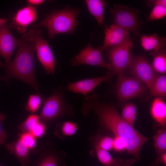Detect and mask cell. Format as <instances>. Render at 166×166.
Segmentation results:
<instances>
[{
  "mask_svg": "<svg viewBox=\"0 0 166 166\" xmlns=\"http://www.w3.org/2000/svg\"><path fill=\"white\" fill-rule=\"evenodd\" d=\"M117 94L118 99L125 102L141 95L145 90V85L136 78L117 76Z\"/></svg>",
  "mask_w": 166,
  "mask_h": 166,
  "instance_id": "9c48e42d",
  "label": "cell"
},
{
  "mask_svg": "<svg viewBox=\"0 0 166 166\" xmlns=\"http://www.w3.org/2000/svg\"><path fill=\"white\" fill-rule=\"evenodd\" d=\"M115 151L120 152L126 150V144L125 141L121 138L115 137L113 138V148Z\"/></svg>",
  "mask_w": 166,
  "mask_h": 166,
  "instance_id": "4dcf8cb0",
  "label": "cell"
},
{
  "mask_svg": "<svg viewBox=\"0 0 166 166\" xmlns=\"http://www.w3.org/2000/svg\"><path fill=\"white\" fill-rule=\"evenodd\" d=\"M95 147L97 158L102 164L106 166H122L123 162L121 158L114 159L108 151Z\"/></svg>",
  "mask_w": 166,
  "mask_h": 166,
  "instance_id": "ffe728a7",
  "label": "cell"
},
{
  "mask_svg": "<svg viewBox=\"0 0 166 166\" xmlns=\"http://www.w3.org/2000/svg\"><path fill=\"white\" fill-rule=\"evenodd\" d=\"M35 138L30 132H25L21 135L19 139L30 149L33 148L35 145Z\"/></svg>",
  "mask_w": 166,
  "mask_h": 166,
  "instance_id": "f1b7e54d",
  "label": "cell"
},
{
  "mask_svg": "<svg viewBox=\"0 0 166 166\" xmlns=\"http://www.w3.org/2000/svg\"><path fill=\"white\" fill-rule=\"evenodd\" d=\"M104 44L100 48L101 52L105 49L121 45L130 39L129 32L114 24L105 25Z\"/></svg>",
  "mask_w": 166,
  "mask_h": 166,
  "instance_id": "7c38bea8",
  "label": "cell"
},
{
  "mask_svg": "<svg viewBox=\"0 0 166 166\" xmlns=\"http://www.w3.org/2000/svg\"><path fill=\"white\" fill-rule=\"evenodd\" d=\"M97 95L86 97L83 104V111H92L97 116L101 123L114 135L122 139L126 144L128 154L140 161V152L143 144L148 139L141 134L122 118L112 105L101 103Z\"/></svg>",
  "mask_w": 166,
  "mask_h": 166,
  "instance_id": "6da1fadb",
  "label": "cell"
},
{
  "mask_svg": "<svg viewBox=\"0 0 166 166\" xmlns=\"http://www.w3.org/2000/svg\"><path fill=\"white\" fill-rule=\"evenodd\" d=\"M38 19L37 11L34 6H28L19 9L13 18L12 25L22 34L28 27Z\"/></svg>",
  "mask_w": 166,
  "mask_h": 166,
  "instance_id": "4fadbf2b",
  "label": "cell"
},
{
  "mask_svg": "<svg viewBox=\"0 0 166 166\" xmlns=\"http://www.w3.org/2000/svg\"><path fill=\"white\" fill-rule=\"evenodd\" d=\"M127 68L132 77L141 81L151 92L157 74L147 58L142 55H132Z\"/></svg>",
  "mask_w": 166,
  "mask_h": 166,
  "instance_id": "8992f818",
  "label": "cell"
},
{
  "mask_svg": "<svg viewBox=\"0 0 166 166\" xmlns=\"http://www.w3.org/2000/svg\"><path fill=\"white\" fill-rule=\"evenodd\" d=\"M147 4L149 6L155 5H160L166 7V0H150L146 1Z\"/></svg>",
  "mask_w": 166,
  "mask_h": 166,
  "instance_id": "836d02e7",
  "label": "cell"
},
{
  "mask_svg": "<svg viewBox=\"0 0 166 166\" xmlns=\"http://www.w3.org/2000/svg\"><path fill=\"white\" fill-rule=\"evenodd\" d=\"M156 162L159 164L166 165V152L157 155L156 158Z\"/></svg>",
  "mask_w": 166,
  "mask_h": 166,
  "instance_id": "e575fe53",
  "label": "cell"
},
{
  "mask_svg": "<svg viewBox=\"0 0 166 166\" xmlns=\"http://www.w3.org/2000/svg\"><path fill=\"white\" fill-rule=\"evenodd\" d=\"M110 12L113 18V24L128 31L140 35V26L143 23L139 18V10L121 4H114Z\"/></svg>",
  "mask_w": 166,
  "mask_h": 166,
  "instance_id": "5b68a950",
  "label": "cell"
},
{
  "mask_svg": "<svg viewBox=\"0 0 166 166\" xmlns=\"http://www.w3.org/2000/svg\"><path fill=\"white\" fill-rule=\"evenodd\" d=\"M34 31L33 28L22 34L18 51L13 61L7 64L0 62V67L3 68L6 72L1 79L5 82L12 78L18 79L31 86L37 94L43 97L39 91L35 74Z\"/></svg>",
  "mask_w": 166,
  "mask_h": 166,
  "instance_id": "7a4b0ae2",
  "label": "cell"
},
{
  "mask_svg": "<svg viewBox=\"0 0 166 166\" xmlns=\"http://www.w3.org/2000/svg\"><path fill=\"white\" fill-rule=\"evenodd\" d=\"M101 52L100 48H94L90 43L71 60L72 65L86 64L98 66L108 69L109 64L103 59Z\"/></svg>",
  "mask_w": 166,
  "mask_h": 166,
  "instance_id": "30bf717a",
  "label": "cell"
},
{
  "mask_svg": "<svg viewBox=\"0 0 166 166\" xmlns=\"http://www.w3.org/2000/svg\"><path fill=\"white\" fill-rule=\"evenodd\" d=\"M113 138L109 136H104L99 140L95 147L109 151L113 148Z\"/></svg>",
  "mask_w": 166,
  "mask_h": 166,
  "instance_id": "4316f807",
  "label": "cell"
},
{
  "mask_svg": "<svg viewBox=\"0 0 166 166\" xmlns=\"http://www.w3.org/2000/svg\"><path fill=\"white\" fill-rule=\"evenodd\" d=\"M136 159L135 158L127 159L123 162L122 166H132L133 164L136 162Z\"/></svg>",
  "mask_w": 166,
  "mask_h": 166,
  "instance_id": "d590c367",
  "label": "cell"
},
{
  "mask_svg": "<svg viewBox=\"0 0 166 166\" xmlns=\"http://www.w3.org/2000/svg\"><path fill=\"white\" fill-rule=\"evenodd\" d=\"M0 166H1L0 165Z\"/></svg>",
  "mask_w": 166,
  "mask_h": 166,
  "instance_id": "f35d334b",
  "label": "cell"
},
{
  "mask_svg": "<svg viewBox=\"0 0 166 166\" xmlns=\"http://www.w3.org/2000/svg\"><path fill=\"white\" fill-rule=\"evenodd\" d=\"M133 45L130 39L121 45L108 47L107 51L109 65L108 73L111 76L123 74L130 63L132 57L130 50Z\"/></svg>",
  "mask_w": 166,
  "mask_h": 166,
  "instance_id": "277c9868",
  "label": "cell"
},
{
  "mask_svg": "<svg viewBox=\"0 0 166 166\" xmlns=\"http://www.w3.org/2000/svg\"><path fill=\"white\" fill-rule=\"evenodd\" d=\"M45 1L43 0H28L26 1L29 5L34 6L43 4Z\"/></svg>",
  "mask_w": 166,
  "mask_h": 166,
  "instance_id": "8d00e7d4",
  "label": "cell"
},
{
  "mask_svg": "<svg viewBox=\"0 0 166 166\" xmlns=\"http://www.w3.org/2000/svg\"><path fill=\"white\" fill-rule=\"evenodd\" d=\"M77 129L76 124L71 121H65L62 124L61 131L65 136H70L74 134Z\"/></svg>",
  "mask_w": 166,
  "mask_h": 166,
  "instance_id": "83f0119b",
  "label": "cell"
},
{
  "mask_svg": "<svg viewBox=\"0 0 166 166\" xmlns=\"http://www.w3.org/2000/svg\"><path fill=\"white\" fill-rule=\"evenodd\" d=\"M111 76L108 73L105 75L69 83L66 87L68 90L76 93L86 95L93 91L101 82L109 80Z\"/></svg>",
  "mask_w": 166,
  "mask_h": 166,
  "instance_id": "5bb4252c",
  "label": "cell"
},
{
  "mask_svg": "<svg viewBox=\"0 0 166 166\" xmlns=\"http://www.w3.org/2000/svg\"><path fill=\"white\" fill-rule=\"evenodd\" d=\"M79 13L78 9L68 5L64 9L55 10L47 14L42 21L33 27H45L50 38L58 34H73L79 24L77 20Z\"/></svg>",
  "mask_w": 166,
  "mask_h": 166,
  "instance_id": "3957f363",
  "label": "cell"
},
{
  "mask_svg": "<svg viewBox=\"0 0 166 166\" xmlns=\"http://www.w3.org/2000/svg\"><path fill=\"white\" fill-rule=\"evenodd\" d=\"M166 16V7L160 5L153 6L147 21H151L160 19L164 18Z\"/></svg>",
  "mask_w": 166,
  "mask_h": 166,
  "instance_id": "d4e9b609",
  "label": "cell"
},
{
  "mask_svg": "<svg viewBox=\"0 0 166 166\" xmlns=\"http://www.w3.org/2000/svg\"><path fill=\"white\" fill-rule=\"evenodd\" d=\"M45 130V128L44 124L39 122L32 128L31 133L35 137H39L42 136Z\"/></svg>",
  "mask_w": 166,
  "mask_h": 166,
  "instance_id": "f546056e",
  "label": "cell"
},
{
  "mask_svg": "<svg viewBox=\"0 0 166 166\" xmlns=\"http://www.w3.org/2000/svg\"><path fill=\"white\" fill-rule=\"evenodd\" d=\"M8 19L5 18H0V27L6 23Z\"/></svg>",
  "mask_w": 166,
  "mask_h": 166,
  "instance_id": "74e56055",
  "label": "cell"
},
{
  "mask_svg": "<svg viewBox=\"0 0 166 166\" xmlns=\"http://www.w3.org/2000/svg\"><path fill=\"white\" fill-rule=\"evenodd\" d=\"M150 114L156 122L163 128L166 125V104L161 98L156 97L153 101L150 107Z\"/></svg>",
  "mask_w": 166,
  "mask_h": 166,
  "instance_id": "2e32d148",
  "label": "cell"
},
{
  "mask_svg": "<svg viewBox=\"0 0 166 166\" xmlns=\"http://www.w3.org/2000/svg\"><path fill=\"white\" fill-rule=\"evenodd\" d=\"M43 101L44 104L39 117L43 121H50L64 115L69 108L60 92H56L49 97H45Z\"/></svg>",
  "mask_w": 166,
  "mask_h": 166,
  "instance_id": "52a82bcc",
  "label": "cell"
},
{
  "mask_svg": "<svg viewBox=\"0 0 166 166\" xmlns=\"http://www.w3.org/2000/svg\"><path fill=\"white\" fill-rule=\"evenodd\" d=\"M45 97H42L37 93L32 94L29 97L25 107L28 111L31 113L36 112L39 108L42 101H43Z\"/></svg>",
  "mask_w": 166,
  "mask_h": 166,
  "instance_id": "cb8c5ba5",
  "label": "cell"
},
{
  "mask_svg": "<svg viewBox=\"0 0 166 166\" xmlns=\"http://www.w3.org/2000/svg\"><path fill=\"white\" fill-rule=\"evenodd\" d=\"M7 148L10 152L14 155L20 161L22 166H26L29 162V148L19 139L17 141L7 144Z\"/></svg>",
  "mask_w": 166,
  "mask_h": 166,
  "instance_id": "e0dca14e",
  "label": "cell"
},
{
  "mask_svg": "<svg viewBox=\"0 0 166 166\" xmlns=\"http://www.w3.org/2000/svg\"><path fill=\"white\" fill-rule=\"evenodd\" d=\"M153 57L151 65L156 73L164 75L166 73V52L165 49L158 51H151Z\"/></svg>",
  "mask_w": 166,
  "mask_h": 166,
  "instance_id": "d6986e66",
  "label": "cell"
},
{
  "mask_svg": "<svg viewBox=\"0 0 166 166\" xmlns=\"http://www.w3.org/2000/svg\"><path fill=\"white\" fill-rule=\"evenodd\" d=\"M154 146L157 155L166 152V130L165 128L158 131L153 136Z\"/></svg>",
  "mask_w": 166,
  "mask_h": 166,
  "instance_id": "603a6c76",
  "label": "cell"
},
{
  "mask_svg": "<svg viewBox=\"0 0 166 166\" xmlns=\"http://www.w3.org/2000/svg\"><path fill=\"white\" fill-rule=\"evenodd\" d=\"M136 115V108L134 103L129 102L123 107L121 117L127 123L133 127Z\"/></svg>",
  "mask_w": 166,
  "mask_h": 166,
  "instance_id": "7402d4cb",
  "label": "cell"
},
{
  "mask_svg": "<svg viewBox=\"0 0 166 166\" xmlns=\"http://www.w3.org/2000/svg\"><path fill=\"white\" fill-rule=\"evenodd\" d=\"M38 116L32 114L29 116L20 125V129L25 132H30L33 127L39 122Z\"/></svg>",
  "mask_w": 166,
  "mask_h": 166,
  "instance_id": "484cf974",
  "label": "cell"
},
{
  "mask_svg": "<svg viewBox=\"0 0 166 166\" xmlns=\"http://www.w3.org/2000/svg\"><path fill=\"white\" fill-rule=\"evenodd\" d=\"M20 43V39L14 37L7 24L5 23L0 27V56L4 59L5 63L11 61L13 52Z\"/></svg>",
  "mask_w": 166,
  "mask_h": 166,
  "instance_id": "8fae6325",
  "label": "cell"
},
{
  "mask_svg": "<svg viewBox=\"0 0 166 166\" xmlns=\"http://www.w3.org/2000/svg\"><path fill=\"white\" fill-rule=\"evenodd\" d=\"M166 42L165 36L159 37L156 33L150 35H143L140 37V45L146 51H157L165 49Z\"/></svg>",
  "mask_w": 166,
  "mask_h": 166,
  "instance_id": "9a60e30c",
  "label": "cell"
},
{
  "mask_svg": "<svg viewBox=\"0 0 166 166\" xmlns=\"http://www.w3.org/2000/svg\"><path fill=\"white\" fill-rule=\"evenodd\" d=\"M86 5L90 13L95 18L98 25L101 26L104 21V13L107 3L104 0H86Z\"/></svg>",
  "mask_w": 166,
  "mask_h": 166,
  "instance_id": "ac0fdd59",
  "label": "cell"
},
{
  "mask_svg": "<svg viewBox=\"0 0 166 166\" xmlns=\"http://www.w3.org/2000/svg\"><path fill=\"white\" fill-rule=\"evenodd\" d=\"M38 166H57L56 159L53 156H48L43 160Z\"/></svg>",
  "mask_w": 166,
  "mask_h": 166,
  "instance_id": "1f68e13d",
  "label": "cell"
},
{
  "mask_svg": "<svg viewBox=\"0 0 166 166\" xmlns=\"http://www.w3.org/2000/svg\"><path fill=\"white\" fill-rule=\"evenodd\" d=\"M5 116L0 113V144H3L6 140V132L2 129L1 123L5 119Z\"/></svg>",
  "mask_w": 166,
  "mask_h": 166,
  "instance_id": "d6a6232c",
  "label": "cell"
},
{
  "mask_svg": "<svg viewBox=\"0 0 166 166\" xmlns=\"http://www.w3.org/2000/svg\"><path fill=\"white\" fill-rule=\"evenodd\" d=\"M151 93L156 97H165L166 95V76L156 75L154 81Z\"/></svg>",
  "mask_w": 166,
  "mask_h": 166,
  "instance_id": "44dd1931",
  "label": "cell"
},
{
  "mask_svg": "<svg viewBox=\"0 0 166 166\" xmlns=\"http://www.w3.org/2000/svg\"><path fill=\"white\" fill-rule=\"evenodd\" d=\"M33 28L34 45L38 59L46 73L53 74L57 61L48 42L40 35L41 30L39 28Z\"/></svg>",
  "mask_w": 166,
  "mask_h": 166,
  "instance_id": "ba28073f",
  "label": "cell"
}]
</instances>
